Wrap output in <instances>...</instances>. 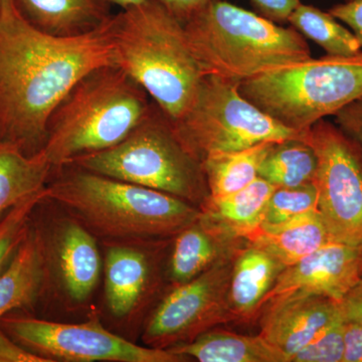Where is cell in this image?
<instances>
[{"instance_id":"1","label":"cell","mask_w":362,"mask_h":362,"mask_svg":"<svg viewBox=\"0 0 362 362\" xmlns=\"http://www.w3.org/2000/svg\"><path fill=\"white\" fill-rule=\"evenodd\" d=\"M111 16L90 32L57 35L0 2V138L26 156L44 148L57 107L90 71L115 65Z\"/></svg>"},{"instance_id":"2","label":"cell","mask_w":362,"mask_h":362,"mask_svg":"<svg viewBox=\"0 0 362 362\" xmlns=\"http://www.w3.org/2000/svg\"><path fill=\"white\" fill-rule=\"evenodd\" d=\"M45 199L101 245L173 240L201 216L199 207L173 195L71 165L52 173Z\"/></svg>"},{"instance_id":"3","label":"cell","mask_w":362,"mask_h":362,"mask_svg":"<svg viewBox=\"0 0 362 362\" xmlns=\"http://www.w3.org/2000/svg\"><path fill=\"white\" fill-rule=\"evenodd\" d=\"M115 66L122 69L170 122L180 119L206 74L188 42L185 25L159 0L111 16Z\"/></svg>"},{"instance_id":"4","label":"cell","mask_w":362,"mask_h":362,"mask_svg":"<svg viewBox=\"0 0 362 362\" xmlns=\"http://www.w3.org/2000/svg\"><path fill=\"white\" fill-rule=\"evenodd\" d=\"M148 98L115 65L85 76L57 107L47 124L42 152L52 170L125 139L151 111L153 105Z\"/></svg>"},{"instance_id":"5","label":"cell","mask_w":362,"mask_h":362,"mask_svg":"<svg viewBox=\"0 0 362 362\" xmlns=\"http://www.w3.org/2000/svg\"><path fill=\"white\" fill-rule=\"evenodd\" d=\"M183 25L206 75L240 83L269 69L311 58L310 47L295 28L225 0L209 2Z\"/></svg>"},{"instance_id":"6","label":"cell","mask_w":362,"mask_h":362,"mask_svg":"<svg viewBox=\"0 0 362 362\" xmlns=\"http://www.w3.org/2000/svg\"><path fill=\"white\" fill-rule=\"evenodd\" d=\"M240 92L279 123L305 132L362 97V51L269 69L240 82Z\"/></svg>"},{"instance_id":"7","label":"cell","mask_w":362,"mask_h":362,"mask_svg":"<svg viewBox=\"0 0 362 362\" xmlns=\"http://www.w3.org/2000/svg\"><path fill=\"white\" fill-rule=\"evenodd\" d=\"M70 165L165 192L197 207L209 195L202 162L185 148L156 105L122 141L78 157Z\"/></svg>"},{"instance_id":"8","label":"cell","mask_w":362,"mask_h":362,"mask_svg":"<svg viewBox=\"0 0 362 362\" xmlns=\"http://www.w3.org/2000/svg\"><path fill=\"white\" fill-rule=\"evenodd\" d=\"M171 124L185 148L201 162L262 142L301 138L304 133L259 110L240 94V82L213 75L204 78L188 110Z\"/></svg>"},{"instance_id":"9","label":"cell","mask_w":362,"mask_h":362,"mask_svg":"<svg viewBox=\"0 0 362 362\" xmlns=\"http://www.w3.org/2000/svg\"><path fill=\"white\" fill-rule=\"evenodd\" d=\"M0 328L45 362H185L182 354L142 346L107 329L96 313L82 323H63L11 312Z\"/></svg>"},{"instance_id":"10","label":"cell","mask_w":362,"mask_h":362,"mask_svg":"<svg viewBox=\"0 0 362 362\" xmlns=\"http://www.w3.org/2000/svg\"><path fill=\"white\" fill-rule=\"evenodd\" d=\"M302 138L315 151L318 211L331 240L362 249V152L327 121L314 124Z\"/></svg>"},{"instance_id":"11","label":"cell","mask_w":362,"mask_h":362,"mask_svg":"<svg viewBox=\"0 0 362 362\" xmlns=\"http://www.w3.org/2000/svg\"><path fill=\"white\" fill-rule=\"evenodd\" d=\"M56 207L58 214L54 216L51 202L45 199L30 216L44 250L47 274L45 301L54 296L69 311L78 310L88 306L99 286L103 256L99 240Z\"/></svg>"},{"instance_id":"12","label":"cell","mask_w":362,"mask_h":362,"mask_svg":"<svg viewBox=\"0 0 362 362\" xmlns=\"http://www.w3.org/2000/svg\"><path fill=\"white\" fill-rule=\"evenodd\" d=\"M233 257L185 284L169 288L145 322L144 345L168 349L192 342L216 326L235 322L228 303Z\"/></svg>"},{"instance_id":"13","label":"cell","mask_w":362,"mask_h":362,"mask_svg":"<svg viewBox=\"0 0 362 362\" xmlns=\"http://www.w3.org/2000/svg\"><path fill=\"white\" fill-rule=\"evenodd\" d=\"M171 240L105 244V305L119 322L130 323L156 301L165 279Z\"/></svg>"},{"instance_id":"14","label":"cell","mask_w":362,"mask_h":362,"mask_svg":"<svg viewBox=\"0 0 362 362\" xmlns=\"http://www.w3.org/2000/svg\"><path fill=\"white\" fill-rule=\"evenodd\" d=\"M361 264L362 249L330 240L281 272L261 310L271 302L292 296L317 295L339 302L361 280Z\"/></svg>"},{"instance_id":"15","label":"cell","mask_w":362,"mask_h":362,"mask_svg":"<svg viewBox=\"0 0 362 362\" xmlns=\"http://www.w3.org/2000/svg\"><path fill=\"white\" fill-rule=\"evenodd\" d=\"M342 318L339 304L324 296H292L265 305L257 322L261 337L282 351L291 362L330 324Z\"/></svg>"},{"instance_id":"16","label":"cell","mask_w":362,"mask_h":362,"mask_svg":"<svg viewBox=\"0 0 362 362\" xmlns=\"http://www.w3.org/2000/svg\"><path fill=\"white\" fill-rule=\"evenodd\" d=\"M199 220L171 240L165 265L166 282L170 287L185 284L214 265L232 258L247 244Z\"/></svg>"},{"instance_id":"17","label":"cell","mask_w":362,"mask_h":362,"mask_svg":"<svg viewBox=\"0 0 362 362\" xmlns=\"http://www.w3.org/2000/svg\"><path fill=\"white\" fill-rule=\"evenodd\" d=\"M47 274L39 230L30 221L28 233L0 271V319L11 312L35 314L44 303Z\"/></svg>"},{"instance_id":"18","label":"cell","mask_w":362,"mask_h":362,"mask_svg":"<svg viewBox=\"0 0 362 362\" xmlns=\"http://www.w3.org/2000/svg\"><path fill=\"white\" fill-rule=\"evenodd\" d=\"M285 266L269 252L247 244L233 257L228 303L235 322H257L262 304Z\"/></svg>"},{"instance_id":"19","label":"cell","mask_w":362,"mask_h":362,"mask_svg":"<svg viewBox=\"0 0 362 362\" xmlns=\"http://www.w3.org/2000/svg\"><path fill=\"white\" fill-rule=\"evenodd\" d=\"M246 240L269 252L286 268L316 252L331 239L320 213L313 211L278 225L263 223Z\"/></svg>"},{"instance_id":"20","label":"cell","mask_w":362,"mask_h":362,"mask_svg":"<svg viewBox=\"0 0 362 362\" xmlns=\"http://www.w3.org/2000/svg\"><path fill=\"white\" fill-rule=\"evenodd\" d=\"M275 185L262 177L226 197H207L199 206L202 220L238 240H246L265 218L267 204Z\"/></svg>"},{"instance_id":"21","label":"cell","mask_w":362,"mask_h":362,"mask_svg":"<svg viewBox=\"0 0 362 362\" xmlns=\"http://www.w3.org/2000/svg\"><path fill=\"white\" fill-rule=\"evenodd\" d=\"M168 350L199 362H289L261 335L239 334L218 326Z\"/></svg>"},{"instance_id":"22","label":"cell","mask_w":362,"mask_h":362,"mask_svg":"<svg viewBox=\"0 0 362 362\" xmlns=\"http://www.w3.org/2000/svg\"><path fill=\"white\" fill-rule=\"evenodd\" d=\"M33 25L52 35L90 32L110 18L106 0H16Z\"/></svg>"},{"instance_id":"23","label":"cell","mask_w":362,"mask_h":362,"mask_svg":"<svg viewBox=\"0 0 362 362\" xmlns=\"http://www.w3.org/2000/svg\"><path fill=\"white\" fill-rule=\"evenodd\" d=\"M52 171L42 151L26 156L13 143L0 138V216L44 192Z\"/></svg>"},{"instance_id":"24","label":"cell","mask_w":362,"mask_h":362,"mask_svg":"<svg viewBox=\"0 0 362 362\" xmlns=\"http://www.w3.org/2000/svg\"><path fill=\"white\" fill-rule=\"evenodd\" d=\"M274 143L277 142H262L249 148L206 157L202 165L209 197H226L251 185L259 177V166Z\"/></svg>"},{"instance_id":"25","label":"cell","mask_w":362,"mask_h":362,"mask_svg":"<svg viewBox=\"0 0 362 362\" xmlns=\"http://www.w3.org/2000/svg\"><path fill=\"white\" fill-rule=\"evenodd\" d=\"M303 136V135H302ZM318 160L303 138L274 143L262 162L259 176L276 187H295L314 182Z\"/></svg>"},{"instance_id":"26","label":"cell","mask_w":362,"mask_h":362,"mask_svg":"<svg viewBox=\"0 0 362 362\" xmlns=\"http://www.w3.org/2000/svg\"><path fill=\"white\" fill-rule=\"evenodd\" d=\"M288 23L300 35L313 40L331 56H354L361 52L358 39L329 13L300 4Z\"/></svg>"},{"instance_id":"27","label":"cell","mask_w":362,"mask_h":362,"mask_svg":"<svg viewBox=\"0 0 362 362\" xmlns=\"http://www.w3.org/2000/svg\"><path fill=\"white\" fill-rule=\"evenodd\" d=\"M313 211H318L315 183L295 187H277L269 199L263 223L278 225Z\"/></svg>"},{"instance_id":"28","label":"cell","mask_w":362,"mask_h":362,"mask_svg":"<svg viewBox=\"0 0 362 362\" xmlns=\"http://www.w3.org/2000/svg\"><path fill=\"white\" fill-rule=\"evenodd\" d=\"M45 197L47 188L9 209L0 218V271L6 266L25 239L33 209Z\"/></svg>"},{"instance_id":"29","label":"cell","mask_w":362,"mask_h":362,"mask_svg":"<svg viewBox=\"0 0 362 362\" xmlns=\"http://www.w3.org/2000/svg\"><path fill=\"white\" fill-rule=\"evenodd\" d=\"M344 321L337 319L292 357L291 362H342Z\"/></svg>"},{"instance_id":"30","label":"cell","mask_w":362,"mask_h":362,"mask_svg":"<svg viewBox=\"0 0 362 362\" xmlns=\"http://www.w3.org/2000/svg\"><path fill=\"white\" fill-rule=\"evenodd\" d=\"M339 129L358 145L362 152V97L335 114Z\"/></svg>"},{"instance_id":"31","label":"cell","mask_w":362,"mask_h":362,"mask_svg":"<svg viewBox=\"0 0 362 362\" xmlns=\"http://www.w3.org/2000/svg\"><path fill=\"white\" fill-rule=\"evenodd\" d=\"M252 6L264 18L277 23H288L300 0H251Z\"/></svg>"},{"instance_id":"32","label":"cell","mask_w":362,"mask_h":362,"mask_svg":"<svg viewBox=\"0 0 362 362\" xmlns=\"http://www.w3.org/2000/svg\"><path fill=\"white\" fill-rule=\"evenodd\" d=\"M328 13L349 25L362 47V0H349L331 7Z\"/></svg>"},{"instance_id":"33","label":"cell","mask_w":362,"mask_h":362,"mask_svg":"<svg viewBox=\"0 0 362 362\" xmlns=\"http://www.w3.org/2000/svg\"><path fill=\"white\" fill-rule=\"evenodd\" d=\"M338 304L343 321L362 326V278Z\"/></svg>"},{"instance_id":"34","label":"cell","mask_w":362,"mask_h":362,"mask_svg":"<svg viewBox=\"0 0 362 362\" xmlns=\"http://www.w3.org/2000/svg\"><path fill=\"white\" fill-rule=\"evenodd\" d=\"M0 362H45L28 351L0 328Z\"/></svg>"},{"instance_id":"35","label":"cell","mask_w":362,"mask_h":362,"mask_svg":"<svg viewBox=\"0 0 362 362\" xmlns=\"http://www.w3.org/2000/svg\"><path fill=\"white\" fill-rule=\"evenodd\" d=\"M342 362H362V326L344 321V354Z\"/></svg>"},{"instance_id":"36","label":"cell","mask_w":362,"mask_h":362,"mask_svg":"<svg viewBox=\"0 0 362 362\" xmlns=\"http://www.w3.org/2000/svg\"><path fill=\"white\" fill-rule=\"evenodd\" d=\"M181 23H187L213 0H159Z\"/></svg>"},{"instance_id":"37","label":"cell","mask_w":362,"mask_h":362,"mask_svg":"<svg viewBox=\"0 0 362 362\" xmlns=\"http://www.w3.org/2000/svg\"><path fill=\"white\" fill-rule=\"evenodd\" d=\"M109 4H116L122 9L129 8V7L139 6L147 0H106Z\"/></svg>"},{"instance_id":"38","label":"cell","mask_w":362,"mask_h":362,"mask_svg":"<svg viewBox=\"0 0 362 362\" xmlns=\"http://www.w3.org/2000/svg\"><path fill=\"white\" fill-rule=\"evenodd\" d=\"M361 278H362V264H361Z\"/></svg>"},{"instance_id":"39","label":"cell","mask_w":362,"mask_h":362,"mask_svg":"<svg viewBox=\"0 0 362 362\" xmlns=\"http://www.w3.org/2000/svg\"><path fill=\"white\" fill-rule=\"evenodd\" d=\"M345 1H349V0H345Z\"/></svg>"},{"instance_id":"40","label":"cell","mask_w":362,"mask_h":362,"mask_svg":"<svg viewBox=\"0 0 362 362\" xmlns=\"http://www.w3.org/2000/svg\"><path fill=\"white\" fill-rule=\"evenodd\" d=\"M0 2H1V0H0Z\"/></svg>"}]
</instances>
